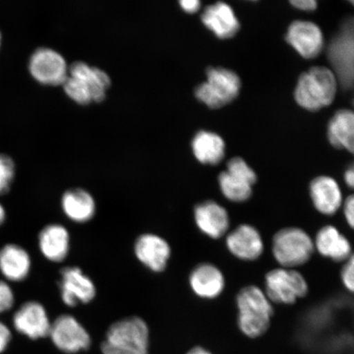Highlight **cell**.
Wrapping results in <instances>:
<instances>
[{
	"instance_id": "obj_1",
	"label": "cell",
	"mask_w": 354,
	"mask_h": 354,
	"mask_svg": "<svg viewBox=\"0 0 354 354\" xmlns=\"http://www.w3.org/2000/svg\"><path fill=\"white\" fill-rule=\"evenodd\" d=\"M237 324L250 338L263 335L271 325L273 304L263 289L257 286L242 288L236 296Z\"/></svg>"
},
{
	"instance_id": "obj_2",
	"label": "cell",
	"mask_w": 354,
	"mask_h": 354,
	"mask_svg": "<svg viewBox=\"0 0 354 354\" xmlns=\"http://www.w3.org/2000/svg\"><path fill=\"white\" fill-rule=\"evenodd\" d=\"M111 80L104 71L85 62H75L68 68V74L63 84L69 98L82 105L100 103L106 97Z\"/></svg>"
},
{
	"instance_id": "obj_3",
	"label": "cell",
	"mask_w": 354,
	"mask_h": 354,
	"mask_svg": "<svg viewBox=\"0 0 354 354\" xmlns=\"http://www.w3.org/2000/svg\"><path fill=\"white\" fill-rule=\"evenodd\" d=\"M149 326L136 316L114 322L101 344L103 354H149Z\"/></svg>"
},
{
	"instance_id": "obj_4",
	"label": "cell",
	"mask_w": 354,
	"mask_h": 354,
	"mask_svg": "<svg viewBox=\"0 0 354 354\" xmlns=\"http://www.w3.org/2000/svg\"><path fill=\"white\" fill-rule=\"evenodd\" d=\"M336 91L337 81L333 72L325 66H314L301 75L295 95L301 107L317 111L332 104Z\"/></svg>"
},
{
	"instance_id": "obj_5",
	"label": "cell",
	"mask_w": 354,
	"mask_h": 354,
	"mask_svg": "<svg viewBox=\"0 0 354 354\" xmlns=\"http://www.w3.org/2000/svg\"><path fill=\"white\" fill-rule=\"evenodd\" d=\"M314 252L313 239L302 228H282L272 238V256L281 268L297 269L309 262Z\"/></svg>"
},
{
	"instance_id": "obj_6",
	"label": "cell",
	"mask_w": 354,
	"mask_h": 354,
	"mask_svg": "<svg viewBox=\"0 0 354 354\" xmlns=\"http://www.w3.org/2000/svg\"><path fill=\"white\" fill-rule=\"evenodd\" d=\"M263 290L272 304L291 305L306 297L309 286L298 270L279 267L266 274Z\"/></svg>"
},
{
	"instance_id": "obj_7",
	"label": "cell",
	"mask_w": 354,
	"mask_h": 354,
	"mask_svg": "<svg viewBox=\"0 0 354 354\" xmlns=\"http://www.w3.org/2000/svg\"><path fill=\"white\" fill-rule=\"evenodd\" d=\"M207 81L197 86L196 98L211 109L231 103L241 91V80L236 73L223 68L207 70Z\"/></svg>"
},
{
	"instance_id": "obj_8",
	"label": "cell",
	"mask_w": 354,
	"mask_h": 354,
	"mask_svg": "<svg viewBox=\"0 0 354 354\" xmlns=\"http://www.w3.org/2000/svg\"><path fill=\"white\" fill-rule=\"evenodd\" d=\"M48 336L55 346L66 354L86 351L91 345V337L87 330L69 314L56 318L51 324Z\"/></svg>"
},
{
	"instance_id": "obj_9",
	"label": "cell",
	"mask_w": 354,
	"mask_h": 354,
	"mask_svg": "<svg viewBox=\"0 0 354 354\" xmlns=\"http://www.w3.org/2000/svg\"><path fill=\"white\" fill-rule=\"evenodd\" d=\"M28 68L35 81L46 86H63L68 74L64 57L47 47L39 48L32 53Z\"/></svg>"
},
{
	"instance_id": "obj_10",
	"label": "cell",
	"mask_w": 354,
	"mask_h": 354,
	"mask_svg": "<svg viewBox=\"0 0 354 354\" xmlns=\"http://www.w3.org/2000/svg\"><path fill=\"white\" fill-rule=\"evenodd\" d=\"M225 246L234 258L254 262L263 256L265 242L262 234L250 224L239 225L225 236Z\"/></svg>"
},
{
	"instance_id": "obj_11",
	"label": "cell",
	"mask_w": 354,
	"mask_h": 354,
	"mask_svg": "<svg viewBox=\"0 0 354 354\" xmlns=\"http://www.w3.org/2000/svg\"><path fill=\"white\" fill-rule=\"evenodd\" d=\"M59 289L62 300L66 306L92 302L96 296V287L90 277L78 267H66L60 272Z\"/></svg>"
},
{
	"instance_id": "obj_12",
	"label": "cell",
	"mask_w": 354,
	"mask_h": 354,
	"mask_svg": "<svg viewBox=\"0 0 354 354\" xmlns=\"http://www.w3.org/2000/svg\"><path fill=\"white\" fill-rule=\"evenodd\" d=\"M12 324L20 334L30 339L46 338L50 335L51 322L46 308L37 301L21 305L12 317Z\"/></svg>"
},
{
	"instance_id": "obj_13",
	"label": "cell",
	"mask_w": 354,
	"mask_h": 354,
	"mask_svg": "<svg viewBox=\"0 0 354 354\" xmlns=\"http://www.w3.org/2000/svg\"><path fill=\"white\" fill-rule=\"evenodd\" d=\"M309 196L314 209L323 216H332L342 210L344 198L342 188L330 176L313 179L309 185Z\"/></svg>"
},
{
	"instance_id": "obj_14",
	"label": "cell",
	"mask_w": 354,
	"mask_h": 354,
	"mask_svg": "<svg viewBox=\"0 0 354 354\" xmlns=\"http://www.w3.org/2000/svg\"><path fill=\"white\" fill-rule=\"evenodd\" d=\"M194 218L199 231L214 240L227 236L231 225L227 210L214 201L198 203L194 209Z\"/></svg>"
},
{
	"instance_id": "obj_15",
	"label": "cell",
	"mask_w": 354,
	"mask_h": 354,
	"mask_svg": "<svg viewBox=\"0 0 354 354\" xmlns=\"http://www.w3.org/2000/svg\"><path fill=\"white\" fill-rule=\"evenodd\" d=\"M134 252L136 259L153 272L165 271L171 254L165 239L152 233L141 234L136 239Z\"/></svg>"
},
{
	"instance_id": "obj_16",
	"label": "cell",
	"mask_w": 354,
	"mask_h": 354,
	"mask_svg": "<svg viewBox=\"0 0 354 354\" xmlns=\"http://www.w3.org/2000/svg\"><path fill=\"white\" fill-rule=\"evenodd\" d=\"M286 39L304 59H312L320 54L324 46L322 30L306 21L293 22L288 30Z\"/></svg>"
},
{
	"instance_id": "obj_17",
	"label": "cell",
	"mask_w": 354,
	"mask_h": 354,
	"mask_svg": "<svg viewBox=\"0 0 354 354\" xmlns=\"http://www.w3.org/2000/svg\"><path fill=\"white\" fill-rule=\"evenodd\" d=\"M313 243L318 254L336 263L345 262L353 253L351 241L335 225L322 227Z\"/></svg>"
},
{
	"instance_id": "obj_18",
	"label": "cell",
	"mask_w": 354,
	"mask_h": 354,
	"mask_svg": "<svg viewBox=\"0 0 354 354\" xmlns=\"http://www.w3.org/2000/svg\"><path fill=\"white\" fill-rule=\"evenodd\" d=\"M189 286L198 297L214 299L223 293L225 279L223 272L216 265L205 263L194 268L190 273Z\"/></svg>"
},
{
	"instance_id": "obj_19",
	"label": "cell",
	"mask_w": 354,
	"mask_h": 354,
	"mask_svg": "<svg viewBox=\"0 0 354 354\" xmlns=\"http://www.w3.org/2000/svg\"><path fill=\"white\" fill-rule=\"evenodd\" d=\"M201 20L220 39L232 38L240 29V22L232 7L223 2L207 6L202 13Z\"/></svg>"
},
{
	"instance_id": "obj_20",
	"label": "cell",
	"mask_w": 354,
	"mask_h": 354,
	"mask_svg": "<svg viewBox=\"0 0 354 354\" xmlns=\"http://www.w3.org/2000/svg\"><path fill=\"white\" fill-rule=\"evenodd\" d=\"M39 248L41 254L53 263L63 262L70 250V234L60 224H48L39 234Z\"/></svg>"
},
{
	"instance_id": "obj_21",
	"label": "cell",
	"mask_w": 354,
	"mask_h": 354,
	"mask_svg": "<svg viewBox=\"0 0 354 354\" xmlns=\"http://www.w3.org/2000/svg\"><path fill=\"white\" fill-rule=\"evenodd\" d=\"M32 268V259L24 248L8 243L0 250V272L12 282L24 281Z\"/></svg>"
},
{
	"instance_id": "obj_22",
	"label": "cell",
	"mask_w": 354,
	"mask_h": 354,
	"mask_svg": "<svg viewBox=\"0 0 354 354\" xmlns=\"http://www.w3.org/2000/svg\"><path fill=\"white\" fill-rule=\"evenodd\" d=\"M62 209L66 218L77 223H86L94 218L96 203L87 190L74 188L66 190L61 199Z\"/></svg>"
},
{
	"instance_id": "obj_23",
	"label": "cell",
	"mask_w": 354,
	"mask_h": 354,
	"mask_svg": "<svg viewBox=\"0 0 354 354\" xmlns=\"http://www.w3.org/2000/svg\"><path fill=\"white\" fill-rule=\"evenodd\" d=\"M194 157L206 165H218L225 157V143L216 133L201 131L192 140Z\"/></svg>"
},
{
	"instance_id": "obj_24",
	"label": "cell",
	"mask_w": 354,
	"mask_h": 354,
	"mask_svg": "<svg viewBox=\"0 0 354 354\" xmlns=\"http://www.w3.org/2000/svg\"><path fill=\"white\" fill-rule=\"evenodd\" d=\"M328 139L335 148L348 150L354 155V111H338L328 125Z\"/></svg>"
},
{
	"instance_id": "obj_25",
	"label": "cell",
	"mask_w": 354,
	"mask_h": 354,
	"mask_svg": "<svg viewBox=\"0 0 354 354\" xmlns=\"http://www.w3.org/2000/svg\"><path fill=\"white\" fill-rule=\"evenodd\" d=\"M218 184L221 194L227 201L232 203H245L253 196L254 185L240 176L230 174L227 171L221 172Z\"/></svg>"
},
{
	"instance_id": "obj_26",
	"label": "cell",
	"mask_w": 354,
	"mask_h": 354,
	"mask_svg": "<svg viewBox=\"0 0 354 354\" xmlns=\"http://www.w3.org/2000/svg\"><path fill=\"white\" fill-rule=\"evenodd\" d=\"M15 163L6 154L0 153V194L10 192L15 177Z\"/></svg>"
},
{
	"instance_id": "obj_27",
	"label": "cell",
	"mask_w": 354,
	"mask_h": 354,
	"mask_svg": "<svg viewBox=\"0 0 354 354\" xmlns=\"http://www.w3.org/2000/svg\"><path fill=\"white\" fill-rule=\"evenodd\" d=\"M230 174L236 175L245 179L252 185L257 183V175L248 163L243 158L234 157L227 162V170Z\"/></svg>"
},
{
	"instance_id": "obj_28",
	"label": "cell",
	"mask_w": 354,
	"mask_h": 354,
	"mask_svg": "<svg viewBox=\"0 0 354 354\" xmlns=\"http://www.w3.org/2000/svg\"><path fill=\"white\" fill-rule=\"evenodd\" d=\"M343 263L340 271V280L344 289L354 295V253Z\"/></svg>"
},
{
	"instance_id": "obj_29",
	"label": "cell",
	"mask_w": 354,
	"mask_h": 354,
	"mask_svg": "<svg viewBox=\"0 0 354 354\" xmlns=\"http://www.w3.org/2000/svg\"><path fill=\"white\" fill-rule=\"evenodd\" d=\"M15 294L7 282L0 281V313L10 310L15 304Z\"/></svg>"
},
{
	"instance_id": "obj_30",
	"label": "cell",
	"mask_w": 354,
	"mask_h": 354,
	"mask_svg": "<svg viewBox=\"0 0 354 354\" xmlns=\"http://www.w3.org/2000/svg\"><path fill=\"white\" fill-rule=\"evenodd\" d=\"M342 211L347 225L354 230V194L344 198Z\"/></svg>"
},
{
	"instance_id": "obj_31",
	"label": "cell",
	"mask_w": 354,
	"mask_h": 354,
	"mask_svg": "<svg viewBox=\"0 0 354 354\" xmlns=\"http://www.w3.org/2000/svg\"><path fill=\"white\" fill-rule=\"evenodd\" d=\"M12 333L8 327L0 321V353L6 351L11 342Z\"/></svg>"
},
{
	"instance_id": "obj_32",
	"label": "cell",
	"mask_w": 354,
	"mask_h": 354,
	"mask_svg": "<svg viewBox=\"0 0 354 354\" xmlns=\"http://www.w3.org/2000/svg\"><path fill=\"white\" fill-rule=\"evenodd\" d=\"M292 6L303 11H313L317 7V3L314 0H293L291 1Z\"/></svg>"
},
{
	"instance_id": "obj_33",
	"label": "cell",
	"mask_w": 354,
	"mask_h": 354,
	"mask_svg": "<svg viewBox=\"0 0 354 354\" xmlns=\"http://www.w3.org/2000/svg\"><path fill=\"white\" fill-rule=\"evenodd\" d=\"M180 6L185 12L194 13L201 8V3L198 0H181Z\"/></svg>"
},
{
	"instance_id": "obj_34",
	"label": "cell",
	"mask_w": 354,
	"mask_h": 354,
	"mask_svg": "<svg viewBox=\"0 0 354 354\" xmlns=\"http://www.w3.org/2000/svg\"><path fill=\"white\" fill-rule=\"evenodd\" d=\"M344 179L347 187L354 190V169L353 167L345 171Z\"/></svg>"
},
{
	"instance_id": "obj_35",
	"label": "cell",
	"mask_w": 354,
	"mask_h": 354,
	"mask_svg": "<svg viewBox=\"0 0 354 354\" xmlns=\"http://www.w3.org/2000/svg\"><path fill=\"white\" fill-rule=\"evenodd\" d=\"M185 354H212L209 351L203 347H194Z\"/></svg>"
},
{
	"instance_id": "obj_36",
	"label": "cell",
	"mask_w": 354,
	"mask_h": 354,
	"mask_svg": "<svg viewBox=\"0 0 354 354\" xmlns=\"http://www.w3.org/2000/svg\"><path fill=\"white\" fill-rule=\"evenodd\" d=\"M6 219V212L3 206L0 203V225H1Z\"/></svg>"
},
{
	"instance_id": "obj_37",
	"label": "cell",
	"mask_w": 354,
	"mask_h": 354,
	"mask_svg": "<svg viewBox=\"0 0 354 354\" xmlns=\"http://www.w3.org/2000/svg\"><path fill=\"white\" fill-rule=\"evenodd\" d=\"M0 46H1V33H0Z\"/></svg>"
},
{
	"instance_id": "obj_38",
	"label": "cell",
	"mask_w": 354,
	"mask_h": 354,
	"mask_svg": "<svg viewBox=\"0 0 354 354\" xmlns=\"http://www.w3.org/2000/svg\"><path fill=\"white\" fill-rule=\"evenodd\" d=\"M351 3L353 4V6H354V1H351Z\"/></svg>"
},
{
	"instance_id": "obj_39",
	"label": "cell",
	"mask_w": 354,
	"mask_h": 354,
	"mask_svg": "<svg viewBox=\"0 0 354 354\" xmlns=\"http://www.w3.org/2000/svg\"><path fill=\"white\" fill-rule=\"evenodd\" d=\"M353 169H354V165H353Z\"/></svg>"
}]
</instances>
